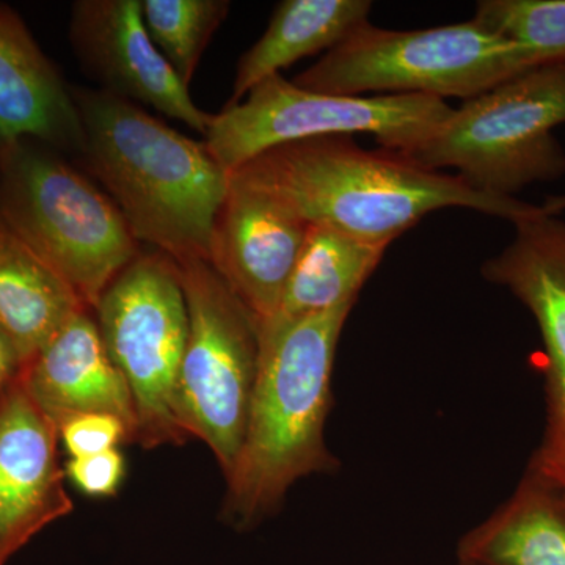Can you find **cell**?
<instances>
[{"instance_id": "19", "label": "cell", "mask_w": 565, "mask_h": 565, "mask_svg": "<svg viewBox=\"0 0 565 565\" xmlns=\"http://www.w3.org/2000/svg\"><path fill=\"white\" fill-rule=\"evenodd\" d=\"M388 247L353 237L329 223H310L278 313L270 321H291L355 303Z\"/></svg>"}, {"instance_id": "9", "label": "cell", "mask_w": 565, "mask_h": 565, "mask_svg": "<svg viewBox=\"0 0 565 565\" xmlns=\"http://www.w3.org/2000/svg\"><path fill=\"white\" fill-rule=\"evenodd\" d=\"M189 313L178 412L189 438L204 441L232 473L243 444L259 364V326L214 267L177 263Z\"/></svg>"}, {"instance_id": "24", "label": "cell", "mask_w": 565, "mask_h": 565, "mask_svg": "<svg viewBox=\"0 0 565 565\" xmlns=\"http://www.w3.org/2000/svg\"><path fill=\"white\" fill-rule=\"evenodd\" d=\"M22 367L20 353L0 329V397L21 377Z\"/></svg>"}, {"instance_id": "2", "label": "cell", "mask_w": 565, "mask_h": 565, "mask_svg": "<svg viewBox=\"0 0 565 565\" xmlns=\"http://www.w3.org/2000/svg\"><path fill=\"white\" fill-rule=\"evenodd\" d=\"M93 177L117 204L137 243L174 263H210L230 174L206 145L104 90L73 88Z\"/></svg>"}, {"instance_id": "10", "label": "cell", "mask_w": 565, "mask_h": 565, "mask_svg": "<svg viewBox=\"0 0 565 565\" xmlns=\"http://www.w3.org/2000/svg\"><path fill=\"white\" fill-rule=\"evenodd\" d=\"M515 237L482 275L533 315L544 344L545 427L527 468L565 490V222L541 214L515 222Z\"/></svg>"}, {"instance_id": "7", "label": "cell", "mask_w": 565, "mask_h": 565, "mask_svg": "<svg viewBox=\"0 0 565 565\" xmlns=\"http://www.w3.org/2000/svg\"><path fill=\"white\" fill-rule=\"evenodd\" d=\"M452 114L424 95L343 96L303 90L275 74L214 115L207 151L230 174L263 152L294 141L370 134L388 151H414Z\"/></svg>"}, {"instance_id": "4", "label": "cell", "mask_w": 565, "mask_h": 565, "mask_svg": "<svg viewBox=\"0 0 565 565\" xmlns=\"http://www.w3.org/2000/svg\"><path fill=\"white\" fill-rule=\"evenodd\" d=\"M0 217L93 310L139 256L109 195L58 151L22 141L0 154Z\"/></svg>"}, {"instance_id": "5", "label": "cell", "mask_w": 565, "mask_h": 565, "mask_svg": "<svg viewBox=\"0 0 565 565\" xmlns=\"http://www.w3.org/2000/svg\"><path fill=\"white\" fill-rule=\"evenodd\" d=\"M537 57L475 20L423 31H386L370 22L294 79L326 95H424L471 99L539 66Z\"/></svg>"}, {"instance_id": "15", "label": "cell", "mask_w": 565, "mask_h": 565, "mask_svg": "<svg viewBox=\"0 0 565 565\" xmlns=\"http://www.w3.org/2000/svg\"><path fill=\"white\" fill-rule=\"evenodd\" d=\"M25 388L55 426L76 415H114L136 444V411L128 384L111 363L90 311H81L25 364Z\"/></svg>"}, {"instance_id": "14", "label": "cell", "mask_w": 565, "mask_h": 565, "mask_svg": "<svg viewBox=\"0 0 565 565\" xmlns=\"http://www.w3.org/2000/svg\"><path fill=\"white\" fill-rule=\"evenodd\" d=\"M22 141L82 152L84 131L73 88L20 14L0 3V154Z\"/></svg>"}, {"instance_id": "16", "label": "cell", "mask_w": 565, "mask_h": 565, "mask_svg": "<svg viewBox=\"0 0 565 565\" xmlns=\"http://www.w3.org/2000/svg\"><path fill=\"white\" fill-rule=\"evenodd\" d=\"M459 561L471 565H565V490L526 468L509 500L463 535Z\"/></svg>"}, {"instance_id": "26", "label": "cell", "mask_w": 565, "mask_h": 565, "mask_svg": "<svg viewBox=\"0 0 565 565\" xmlns=\"http://www.w3.org/2000/svg\"><path fill=\"white\" fill-rule=\"evenodd\" d=\"M565 62V61H564Z\"/></svg>"}, {"instance_id": "22", "label": "cell", "mask_w": 565, "mask_h": 565, "mask_svg": "<svg viewBox=\"0 0 565 565\" xmlns=\"http://www.w3.org/2000/svg\"><path fill=\"white\" fill-rule=\"evenodd\" d=\"M58 438L70 457H87L134 444L128 424L114 415L85 414L66 419L58 426Z\"/></svg>"}, {"instance_id": "6", "label": "cell", "mask_w": 565, "mask_h": 565, "mask_svg": "<svg viewBox=\"0 0 565 565\" xmlns=\"http://www.w3.org/2000/svg\"><path fill=\"white\" fill-rule=\"evenodd\" d=\"M565 122V62L545 63L467 99L405 158L440 172L456 169L475 191L500 199L565 173L553 129Z\"/></svg>"}, {"instance_id": "17", "label": "cell", "mask_w": 565, "mask_h": 565, "mask_svg": "<svg viewBox=\"0 0 565 565\" xmlns=\"http://www.w3.org/2000/svg\"><path fill=\"white\" fill-rule=\"evenodd\" d=\"M85 310L68 282L0 217V329L20 353L22 366Z\"/></svg>"}, {"instance_id": "20", "label": "cell", "mask_w": 565, "mask_h": 565, "mask_svg": "<svg viewBox=\"0 0 565 565\" xmlns=\"http://www.w3.org/2000/svg\"><path fill=\"white\" fill-rule=\"evenodd\" d=\"M230 9L228 0H141L148 35L185 87Z\"/></svg>"}, {"instance_id": "18", "label": "cell", "mask_w": 565, "mask_h": 565, "mask_svg": "<svg viewBox=\"0 0 565 565\" xmlns=\"http://www.w3.org/2000/svg\"><path fill=\"white\" fill-rule=\"evenodd\" d=\"M367 0H285L275 9L262 39L237 63L233 96L243 102L263 81L321 51H332L366 24Z\"/></svg>"}, {"instance_id": "8", "label": "cell", "mask_w": 565, "mask_h": 565, "mask_svg": "<svg viewBox=\"0 0 565 565\" xmlns=\"http://www.w3.org/2000/svg\"><path fill=\"white\" fill-rule=\"evenodd\" d=\"M93 310L104 348L131 392L136 444H185L178 384L189 313L178 264L161 252L139 253Z\"/></svg>"}, {"instance_id": "21", "label": "cell", "mask_w": 565, "mask_h": 565, "mask_svg": "<svg viewBox=\"0 0 565 565\" xmlns=\"http://www.w3.org/2000/svg\"><path fill=\"white\" fill-rule=\"evenodd\" d=\"M473 20L533 52L541 65L565 61V0H482Z\"/></svg>"}, {"instance_id": "12", "label": "cell", "mask_w": 565, "mask_h": 565, "mask_svg": "<svg viewBox=\"0 0 565 565\" xmlns=\"http://www.w3.org/2000/svg\"><path fill=\"white\" fill-rule=\"evenodd\" d=\"M70 39L102 90L152 107L206 136L214 115L193 103L189 87L152 43L141 0H77L71 7Z\"/></svg>"}, {"instance_id": "3", "label": "cell", "mask_w": 565, "mask_h": 565, "mask_svg": "<svg viewBox=\"0 0 565 565\" xmlns=\"http://www.w3.org/2000/svg\"><path fill=\"white\" fill-rule=\"evenodd\" d=\"M308 223H329L374 244H392L429 212L465 207L512 223L542 214L516 199L468 188L457 174L424 169L399 152L362 150L351 137L294 141L241 167Z\"/></svg>"}, {"instance_id": "1", "label": "cell", "mask_w": 565, "mask_h": 565, "mask_svg": "<svg viewBox=\"0 0 565 565\" xmlns=\"http://www.w3.org/2000/svg\"><path fill=\"white\" fill-rule=\"evenodd\" d=\"M353 305L259 326V364L222 515L252 530L310 475L340 468L326 444L334 355Z\"/></svg>"}, {"instance_id": "23", "label": "cell", "mask_w": 565, "mask_h": 565, "mask_svg": "<svg viewBox=\"0 0 565 565\" xmlns=\"http://www.w3.org/2000/svg\"><path fill=\"white\" fill-rule=\"evenodd\" d=\"M65 475L87 497H115L126 476L125 457L118 449L95 456L70 457Z\"/></svg>"}, {"instance_id": "25", "label": "cell", "mask_w": 565, "mask_h": 565, "mask_svg": "<svg viewBox=\"0 0 565 565\" xmlns=\"http://www.w3.org/2000/svg\"><path fill=\"white\" fill-rule=\"evenodd\" d=\"M459 565H471V564H467V563H460Z\"/></svg>"}, {"instance_id": "11", "label": "cell", "mask_w": 565, "mask_h": 565, "mask_svg": "<svg viewBox=\"0 0 565 565\" xmlns=\"http://www.w3.org/2000/svg\"><path fill=\"white\" fill-rule=\"evenodd\" d=\"M308 228L310 223L277 193L241 170L232 173L215 221L210 264L258 326L278 313Z\"/></svg>"}, {"instance_id": "13", "label": "cell", "mask_w": 565, "mask_h": 565, "mask_svg": "<svg viewBox=\"0 0 565 565\" xmlns=\"http://www.w3.org/2000/svg\"><path fill=\"white\" fill-rule=\"evenodd\" d=\"M58 440L57 426L18 379L0 397V565L74 511Z\"/></svg>"}]
</instances>
